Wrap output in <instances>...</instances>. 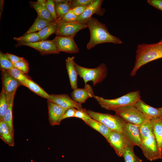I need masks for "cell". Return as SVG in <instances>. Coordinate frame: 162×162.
<instances>
[{"label":"cell","mask_w":162,"mask_h":162,"mask_svg":"<svg viewBox=\"0 0 162 162\" xmlns=\"http://www.w3.org/2000/svg\"><path fill=\"white\" fill-rule=\"evenodd\" d=\"M90 33L89 41L86 45L89 50L99 44L110 43L116 44L123 43L119 38L111 34L104 23L100 22L96 18L92 17L87 23Z\"/></svg>","instance_id":"1"},{"label":"cell","mask_w":162,"mask_h":162,"mask_svg":"<svg viewBox=\"0 0 162 162\" xmlns=\"http://www.w3.org/2000/svg\"><path fill=\"white\" fill-rule=\"evenodd\" d=\"M162 58V39L152 44H139L137 47L135 65L130 75H135L138 70L143 65L153 61Z\"/></svg>","instance_id":"2"},{"label":"cell","mask_w":162,"mask_h":162,"mask_svg":"<svg viewBox=\"0 0 162 162\" xmlns=\"http://www.w3.org/2000/svg\"><path fill=\"white\" fill-rule=\"evenodd\" d=\"M94 98L102 108L108 110H113L118 107L134 105L140 99V91H136L114 99H106L95 95Z\"/></svg>","instance_id":"3"},{"label":"cell","mask_w":162,"mask_h":162,"mask_svg":"<svg viewBox=\"0 0 162 162\" xmlns=\"http://www.w3.org/2000/svg\"><path fill=\"white\" fill-rule=\"evenodd\" d=\"M75 65L78 75L82 78L85 84L89 81H92L94 86L102 82L107 75V68L104 63H101L97 68H93L82 67L76 62Z\"/></svg>","instance_id":"4"},{"label":"cell","mask_w":162,"mask_h":162,"mask_svg":"<svg viewBox=\"0 0 162 162\" xmlns=\"http://www.w3.org/2000/svg\"><path fill=\"white\" fill-rule=\"evenodd\" d=\"M87 111L92 118L101 122L112 131L120 132L124 135V128L126 122L119 116L90 110H87Z\"/></svg>","instance_id":"5"},{"label":"cell","mask_w":162,"mask_h":162,"mask_svg":"<svg viewBox=\"0 0 162 162\" xmlns=\"http://www.w3.org/2000/svg\"><path fill=\"white\" fill-rule=\"evenodd\" d=\"M125 122L139 125L147 119L134 105L118 107L113 110Z\"/></svg>","instance_id":"6"},{"label":"cell","mask_w":162,"mask_h":162,"mask_svg":"<svg viewBox=\"0 0 162 162\" xmlns=\"http://www.w3.org/2000/svg\"><path fill=\"white\" fill-rule=\"evenodd\" d=\"M140 147L145 157L148 160L152 161L162 158V153L158 148L153 133L142 141Z\"/></svg>","instance_id":"7"},{"label":"cell","mask_w":162,"mask_h":162,"mask_svg":"<svg viewBox=\"0 0 162 162\" xmlns=\"http://www.w3.org/2000/svg\"><path fill=\"white\" fill-rule=\"evenodd\" d=\"M106 140L120 157L123 156L124 150L127 146L133 144L122 133L114 131L110 134Z\"/></svg>","instance_id":"8"},{"label":"cell","mask_w":162,"mask_h":162,"mask_svg":"<svg viewBox=\"0 0 162 162\" xmlns=\"http://www.w3.org/2000/svg\"><path fill=\"white\" fill-rule=\"evenodd\" d=\"M58 22V28L56 34L58 36L74 37L79 31L88 27L87 24L61 21Z\"/></svg>","instance_id":"9"},{"label":"cell","mask_w":162,"mask_h":162,"mask_svg":"<svg viewBox=\"0 0 162 162\" xmlns=\"http://www.w3.org/2000/svg\"><path fill=\"white\" fill-rule=\"evenodd\" d=\"M74 37L57 35L52 40L58 50L70 53H77L79 49L75 43Z\"/></svg>","instance_id":"10"},{"label":"cell","mask_w":162,"mask_h":162,"mask_svg":"<svg viewBox=\"0 0 162 162\" xmlns=\"http://www.w3.org/2000/svg\"><path fill=\"white\" fill-rule=\"evenodd\" d=\"M103 0H94L89 5L84 11L77 17V23L87 24L88 20L94 14L99 16H103L105 12V9L102 8L101 6Z\"/></svg>","instance_id":"11"},{"label":"cell","mask_w":162,"mask_h":162,"mask_svg":"<svg viewBox=\"0 0 162 162\" xmlns=\"http://www.w3.org/2000/svg\"><path fill=\"white\" fill-rule=\"evenodd\" d=\"M18 44L33 48L39 51L42 55L57 54L60 52L52 40H41L34 43H21Z\"/></svg>","instance_id":"12"},{"label":"cell","mask_w":162,"mask_h":162,"mask_svg":"<svg viewBox=\"0 0 162 162\" xmlns=\"http://www.w3.org/2000/svg\"><path fill=\"white\" fill-rule=\"evenodd\" d=\"M2 81V90L9 95L16 93L17 88L22 86L18 81L14 78L5 70L1 69Z\"/></svg>","instance_id":"13"},{"label":"cell","mask_w":162,"mask_h":162,"mask_svg":"<svg viewBox=\"0 0 162 162\" xmlns=\"http://www.w3.org/2000/svg\"><path fill=\"white\" fill-rule=\"evenodd\" d=\"M49 100L66 110L71 108L76 109L82 108L81 104L74 100L68 94H50Z\"/></svg>","instance_id":"14"},{"label":"cell","mask_w":162,"mask_h":162,"mask_svg":"<svg viewBox=\"0 0 162 162\" xmlns=\"http://www.w3.org/2000/svg\"><path fill=\"white\" fill-rule=\"evenodd\" d=\"M47 104L48 119L50 125L52 126L59 125L66 110L50 100H47Z\"/></svg>","instance_id":"15"},{"label":"cell","mask_w":162,"mask_h":162,"mask_svg":"<svg viewBox=\"0 0 162 162\" xmlns=\"http://www.w3.org/2000/svg\"><path fill=\"white\" fill-rule=\"evenodd\" d=\"M124 135L134 146L140 147L142 141L138 125L126 122L124 128Z\"/></svg>","instance_id":"16"},{"label":"cell","mask_w":162,"mask_h":162,"mask_svg":"<svg viewBox=\"0 0 162 162\" xmlns=\"http://www.w3.org/2000/svg\"><path fill=\"white\" fill-rule=\"evenodd\" d=\"M94 95L92 87L87 84H85L84 88H77L71 93V98L80 104L85 103L88 98H94Z\"/></svg>","instance_id":"17"},{"label":"cell","mask_w":162,"mask_h":162,"mask_svg":"<svg viewBox=\"0 0 162 162\" xmlns=\"http://www.w3.org/2000/svg\"><path fill=\"white\" fill-rule=\"evenodd\" d=\"M134 105L148 119L162 117V112L158 108L152 107L144 102L140 99Z\"/></svg>","instance_id":"18"},{"label":"cell","mask_w":162,"mask_h":162,"mask_svg":"<svg viewBox=\"0 0 162 162\" xmlns=\"http://www.w3.org/2000/svg\"><path fill=\"white\" fill-rule=\"evenodd\" d=\"M74 57H68L65 60L66 67L68 73L70 84L72 89L77 88V71L76 69L74 60Z\"/></svg>","instance_id":"19"},{"label":"cell","mask_w":162,"mask_h":162,"mask_svg":"<svg viewBox=\"0 0 162 162\" xmlns=\"http://www.w3.org/2000/svg\"><path fill=\"white\" fill-rule=\"evenodd\" d=\"M151 121L158 148L162 153V118L161 117L155 118Z\"/></svg>","instance_id":"20"},{"label":"cell","mask_w":162,"mask_h":162,"mask_svg":"<svg viewBox=\"0 0 162 162\" xmlns=\"http://www.w3.org/2000/svg\"><path fill=\"white\" fill-rule=\"evenodd\" d=\"M15 93L7 95L8 98V105L7 110L3 119L9 128L11 134L14 137V130L13 120V107Z\"/></svg>","instance_id":"21"},{"label":"cell","mask_w":162,"mask_h":162,"mask_svg":"<svg viewBox=\"0 0 162 162\" xmlns=\"http://www.w3.org/2000/svg\"><path fill=\"white\" fill-rule=\"evenodd\" d=\"M84 122L88 125L100 133L106 139L112 131L104 124L92 118Z\"/></svg>","instance_id":"22"},{"label":"cell","mask_w":162,"mask_h":162,"mask_svg":"<svg viewBox=\"0 0 162 162\" xmlns=\"http://www.w3.org/2000/svg\"><path fill=\"white\" fill-rule=\"evenodd\" d=\"M0 138L10 146H14V137L3 120L0 121Z\"/></svg>","instance_id":"23"},{"label":"cell","mask_w":162,"mask_h":162,"mask_svg":"<svg viewBox=\"0 0 162 162\" xmlns=\"http://www.w3.org/2000/svg\"><path fill=\"white\" fill-rule=\"evenodd\" d=\"M33 92L47 100L50 99V94L46 92L38 84L32 80L31 79H27L24 85Z\"/></svg>","instance_id":"24"},{"label":"cell","mask_w":162,"mask_h":162,"mask_svg":"<svg viewBox=\"0 0 162 162\" xmlns=\"http://www.w3.org/2000/svg\"><path fill=\"white\" fill-rule=\"evenodd\" d=\"M30 4L36 10L38 16L47 19L50 21L54 20L52 16L47 10L45 6L38 3L37 2L30 1Z\"/></svg>","instance_id":"25"},{"label":"cell","mask_w":162,"mask_h":162,"mask_svg":"<svg viewBox=\"0 0 162 162\" xmlns=\"http://www.w3.org/2000/svg\"><path fill=\"white\" fill-rule=\"evenodd\" d=\"M58 22L54 20L38 32L41 40H45L51 35L56 33L57 29Z\"/></svg>","instance_id":"26"},{"label":"cell","mask_w":162,"mask_h":162,"mask_svg":"<svg viewBox=\"0 0 162 162\" xmlns=\"http://www.w3.org/2000/svg\"><path fill=\"white\" fill-rule=\"evenodd\" d=\"M138 125L142 141L153 133L151 120L147 119L142 123Z\"/></svg>","instance_id":"27"},{"label":"cell","mask_w":162,"mask_h":162,"mask_svg":"<svg viewBox=\"0 0 162 162\" xmlns=\"http://www.w3.org/2000/svg\"><path fill=\"white\" fill-rule=\"evenodd\" d=\"M70 1L71 0H67L66 2L63 3H55L57 21L61 20L71 9Z\"/></svg>","instance_id":"28"},{"label":"cell","mask_w":162,"mask_h":162,"mask_svg":"<svg viewBox=\"0 0 162 162\" xmlns=\"http://www.w3.org/2000/svg\"><path fill=\"white\" fill-rule=\"evenodd\" d=\"M52 21L38 16L34 22L24 34L39 31L49 24Z\"/></svg>","instance_id":"29"},{"label":"cell","mask_w":162,"mask_h":162,"mask_svg":"<svg viewBox=\"0 0 162 162\" xmlns=\"http://www.w3.org/2000/svg\"><path fill=\"white\" fill-rule=\"evenodd\" d=\"M135 146L130 144L127 146L124 150L123 156L125 162H142V160L137 157L134 151Z\"/></svg>","instance_id":"30"},{"label":"cell","mask_w":162,"mask_h":162,"mask_svg":"<svg viewBox=\"0 0 162 162\" xmlns=\"http://www.w3.org/2000/svg\"><path fill=\"white\" fill-rule=\"evenodd\" d=\"M14 39L19 43H32L41 40L38 33L36 32L24 34L19 37H14Z\"/></svg>","instance_id":"31"},{"label":"cell","mask_w":162,"mask_h":162,"mask_svg":"<svg viewBox=\"0 0 162 162\" xmlns=\"http://www.w3.org/2000/svg\"><path fill=\"white\" fill-rule=\"evenodd\" d=\"M8 105L7 94L2 90L0 94V121L3 120Z\"/></svg>","instance_id":"32"},{"label":"cell","mask_w":162,"mask_h":162,"mask_svg":"<svg viewBox=\"0 0 162 162\" xmlns=\"http://www.w3.org/2000/svg\"><path fill=\"white\" fill-rule=\"evenodd\" d=\"M7 71L14 78L20 82L22 86H24L27 79H30V77L26 74L23 73L14 67Z\"/></svg>","instance_id":"33"},{"label":"cell","mask_w":162,"mask_h":162,"mask_svg":"<svg viewBox=\"0 0 162 162\" xmlns=\"http://www.w3.org/2000/svg\"><path fill=\"white\" fill-rule=\"evenodd\" d=\"M0 69L8 70L14 67L13 64L10 61L5 54L0 52Z\"/></svg>","instance_id":"34"},{"label":"cell","mask_w":162,"mask_h":162,"mask_svg":"<svg viewBox=\"0 0 162 162\" xmlns=\"http://www.w3.org/2000/svg\"><path fill=\"white\" fill-rule=\"evenodd\" d=\"M14 67L23 73L27 74L28 72V63L25 59L13 64Z\"/></svg>","instance_id":"35"},{"label":"cell","mask_w":162,"mask_h":162,"mask_svg":"<svg viewBox=\"0 0 162 162\" xmlns=\"http://www.w3.org/2000/svg\"><path fill=\"white\" fill-rule=\"evenodd\" d=\"M74 117L80 118L83 121L92 118L88 114L87 110L83 108L76 109Z\"/></svg>","instance_id":"36"},{"label":"cell","mask_w":162,"mask_h":162,"mask_svg":"<svg viewBox=\"0 0 162 162\" xmlns=\"http://www.w3.org/2000/svg\"><path fill=\"white\" fill-rule=\"evenodd\" d=\"M77 17L70 9L61 20L58 21L65 22H77Z\"/></svg>","instance_id":"37"},{"label":"cell","mask_w":162,"mask_h":162,"mask_svg":"<svg viewBox=\"0 0 162 162\" xmlns=\"http://www.w3.org/2000/svg\"><path fill=\"white\" fill-rule=\"evenodd\" d=\"M48 11L51 14L54 20L57 21L56 15L55 3L52 0H47L45 5Z\"/></svg>","instance_id":"38"},{"label":"cell","mask_w":162,"mask_h":162,"mask_svg":"<svg viewBox=\"0 0 162 162\" xmlns=\"http://www.w3.org/2000/svg\"><path fill=\"white\" fill-rule=\"evenodd\" d=\"M94 0H71V9L80 6L89 5L92 3Z\"/></svg>","instance_id":"39"},{"label":"cell","mask_w":162,"mask_h":162,"mask_svg":"<svg viewBox=\"0 0 162 162\" xmlns=\"http://www.w3.org/2000/svg\"><path fill=\"white\" fill-rule=\"evenodd\" d=\"M5 54L13 64L25 59L23 57H20L8 53H6Z\"/></svg>","instance_id":"40"},{"label":"cell","mask_w":162,"mask_h":162,"mask_svg":"<svg viewBox=\"0 0 162 162\" xmlns=\"http://www.w3.org/2000/svg\"><path fill=\"white\" fill-rule=\"evenodd\" d=\"M88 5L77 7L71 9L74 14L77 17L81 15L85 10Z\"/></svg>","instance_id":"41"},{"label":"cell","mask_w":162,"mask_h":162,"mask_svg":"<svg viewBox=\"0 0 162 162\" xmlns=\"http://www.w3.org/2000/svg\"><path fill=\"white\" fill-rule=\"evenodd\" d=\"M147 2L150 5L162 11V0H148Z\"/></svg>","instance_id":"42"},{"label":"cell","mask_w":162,"mask_h":162,"mask_svg":"<svg viewBox=\"0 0 162 162\" xmlns=\"http://www.w3.org/2000/svg\"><path fill=\"white\" fill-rule=\"evenodd\" d=\"M76 109L71 108L66 110L62 117V120L70 117H74Z\"/></svg>","instance_id":"43"},{"label":"cell","mask_w":162,"mask_h":162,"mask_svg":"<svg viewBox=\"0 0 162 162\" xmlns=\"http://www.w3.org/2000/svg\"><path fill=\"white\" fill-rule=\"evenodd\" d=\"M0 1V18H1V15L3 10L4 1L1 0Z\"/></svg>","instance_id":"44"},{"label":"cell","mask_w":162,"mask_h":162,"mask_svg":"<svg viewBox=\"0 0 162 162\" xmlns=\"http://www.w3.org/2000/svg\"><path fill=\"white\" fill-rule=\"evenodd\" d=\"M46 2L47 0H38L37 2L40 4L45 6Z\"/></svg>","instance_id":"45"},{"label":"cell","mask_w":162,"mask_h":162,"mask_svg":"<svg viewBox=\"0 0 162 162\" xmlns=\"http://www.w3.org/2000/svg\"><path fill=\"white\" fill-rule=\"evenodd\" d=\"M67 0H53L55 3H61L65 2Z\"/></svg>","instance_id":"46"},{"label":"cell","mask_w":162,"mask_h":162,"mask_svg":"<svg viewBox=\"0 0 162 162\" xmlns=\"http://www.w3.org/2000/svg\"><path fill=\"white\" fill-rule=\"evenodd\" d=\"M158 109L159 110L161 111V112H162V107H161V108H158Z\"/></svg>","instance_id":"47"},{"label":"cell","mask_w":162,"mask_h":162,"mask_svg":"<svg viewBox=\"0 0 162 162\" xmlns=\"http://www.w3.org/2000/svg\"><path fill=\"white\" fill-rule=\"evenodd\" d=\"M162 118V117H161Z\"/></svg>","instance_id":"48"}]
</instances>
